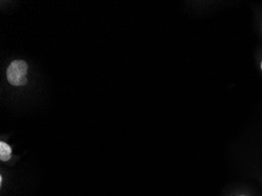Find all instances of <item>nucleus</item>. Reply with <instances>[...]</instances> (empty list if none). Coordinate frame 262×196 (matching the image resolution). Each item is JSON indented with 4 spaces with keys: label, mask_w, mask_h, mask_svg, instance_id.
<instances>
[{
    "label": "nucleus",
    "mask_w": 262,
    "mask_h": 196,
    "mask_svg": "<svg viewBox=\"0 0 262 196\" xmlns=\"http://www.w3.org/2000/svg\"><path fill=\"white\" fill-rule=\"evenodd\" d=\"M11 147L7 143L1 141L0 142V159L2 161H8L11 158Z\"/></svg>",
    "instance_id": "f03ea898"
},
{
    "label": "nucleus",
    "mask_w": 262,
    "mask_h": 196,
    "mask_svg": "<svg viewBox=\"0 0 262 196\" xmlns=\"http://www.w3.org/2000/svg\"><path fill=\"white\" fill-rule=\"evenodd\" d=\"M260 67H261V69H262V61H261V66H260Z\"/></svg>",
    "instance_id": "7ed1b4c3"
},
{
    "label": "nucleus",
    "mask_w": 262,
    "mask_h": 196,
    "mask_svg": "<svg viewBox=\"0 0 262 196\" xmlns=\"http://www.w3.org/2000/svg\"><path fill=\"white\" fill-rule=\"evenodd\" d=\"M27 63L23 60H15L12 61L7 71V76L8 82L11 85H24L27 82L26 75H27Z\"/></svg>",
    "instance_id": "f257e3e1"
}]
</instances>
